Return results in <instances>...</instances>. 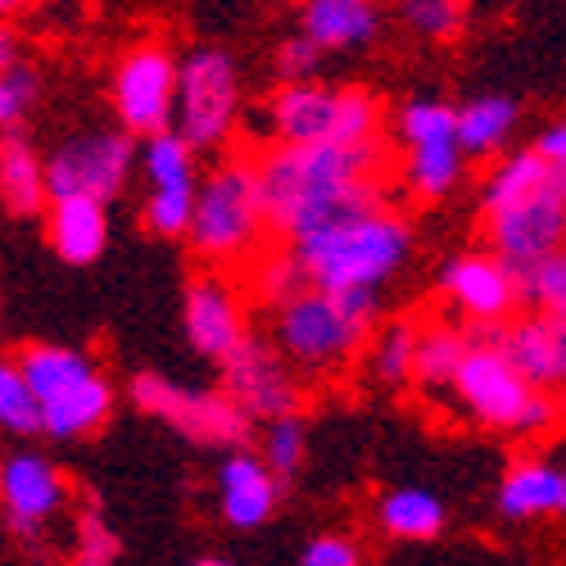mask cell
<instances>
[{"label":"cell","mask_w":566,"mask_h":566,"mask_svg":"<svg viewBox=\"0 0 566 566\" xmlns=\"http://www.w3.org/2000/svg\"><path fill=\"white\" fill-rule=\"evenodd\" d=\"M254 159H259V191H263L268 227L276 241H286L295 213L317 196H332L363 177H386L390 168L386 136L381 140H313V146H281V140H272Z\"/></svg>","instance_id":"1"},{"label":"cell","mask_w":566,"mask_h":566,"mask_svg":"<svg viewBox=\"0 0 566 566\" xmlns=\"http://www.w3.org/2000/svg\"><path fill=\"white\" fill-rule=\"evenodd\" d=\"M291 245L300 250L313 286H322V291H349V286L381 291L412 254V222L399 209L381 205V209H363V213L326 222Z\"/></svg>","instance_id":"2"},{"label":"cell","mask_w":566,"mask_h":566,"mask_svg":"<svg viewBox=\"0 0 566 566\" xmlns=\"http://www.w3.org/2000/svg\"><path fill=\"white\" fill-rule=\"evenodd\" d=\"M381 322V291L349 286V291H304L286 308H276L272 340L304 376L340 371L349 358L363 354Z\"/></svg>","instance_id":"3"},{"label":"cell","mask_w":566,"mask_h":566,"mask_svg":"<svg viewBox=\"0 0 566 566\" xmlns=\"http://www.w3.org/2000/svg\"><path fill=\"white\" fill-rule=\"evenodd\" d=\"M186 241H191L205 268L227 272H245V263L276 241L259 191V159L231 155L205 177V186L196 191V218Z\"/></svg>","instance_id":"4"},{"label":"cell","mask_w":566,"mask_h":566,"mask_svg":"<svg viewBox=\"0 0 566 566\" xmlns=\"http://www.w3.org/2000/svg\"><path fill=\"white\" fill-rule=\"evenodd\" d=\"M453 399L462 403V412L471 421H481L490 431H507V436H548L557 427V390H539L531 386L516 363L503 354V345L481 332L471 336V349L453 376Z\"/></svg>","instance_id":"5"},{"label":"cell","mask_w":566,"mask_h":566,"mask_svg":"<svg viewBox=\"0 0 566 566\" xmlns=\"http://www.w3.org/2000/svg\"><path fill=\"white\" fill-rule=\"evenodd\" d=\"M132 403L140 412L168 421L172 431H181L186 440H196V444H245L250 427H254V417L227 390L172 386L168 376H155V371L132 376Z\"/></svg>","instance_id":"6"},{"label":"cell","mask_w":566,"mask_h":566,"mask_svg":"<svg viewBox=\"0 0 566 566\" xmlns=\"http://www.w3.org/2000/svg\"><path fill=\"white\" fill-rule=\"evenodd\" d=\"M241 114V82L227 51H191L177 73V132L196 150H218Z\"/></svg>","instance_id":"7"},{"label":"cell","mask_w":566,"mask_h":566,"mask_svg":"<svg viewBox=\"0 0 566 566\" xmlns=\"http://www.w3.org/2000/svg\"><path fill=\"white\" fill-rule=\"evenodd\" d=\"M177 73L181 64L164 41H140L136 51L123 55L114 73V114L132 136H155L168 132L177 114Z\"/></svg>","instance_id":"8"},{"label":"cell","mask_w":566,"mask_h":566,"mask_svg":"<svg viewBox=\"0 0 566 566\" xmlns=\"http://www.w3.org/2000/svg\"><path fill=\"white\" fill-rule=\"evenodd\" d=\"M136 164V136L123 132H86L73 136L45 159V181H51V200L60 196H118Z\"/></svg>","instance_id":"9"},{"label":"cell","mask_w":566,"mask_h":566,"mask_svg":"<svg viewBox=\"0 0 566 566\" xmlns=\"http://www.w3.org/2000/svg\"><path fill=\"white\" fill-rule=\"evenodd\" d=\"M222 390L241 403L254 421H276L291 417L304 403V386H300V367L276 349V340H259L245 336L241 349H231L222 358Z\"/></svg>","instance_id":"10"},{"label":"cell","mask_w":566,"mask_h":566,"mask_svg":"<svg viewBox=\"0 0 566 566\" xmlns=\"http://www.w3.org/2000/svg\"><path fill=\"white\" fill-rule=\"evenodd\" d=\"M440 295L471 332H494L512 313H522V281L490 250V254H458L440 268Z\"/></svg>","instance_id":"11"},{"label":"cell","mask_w":566,"mask_h":566,"mask_svg":"<svg viewBox=\"0 0 566 566\" xmlns=\"http://www.w3.org/2000/svg\"><path fill=\"white\" fill-rule=\"evenodd\" d=\"M485 235H490V250L522 276L526 268H535L539 259L566 245V196L548 181L531 200L512 205L503 213H490Z\"/></svg>","instance_id":"12"},{"label":"cell","mask_w":566,"mask_h":566,"mask_svg":"<svg viewBox=\"0 0 566 566\" xmlns=\"http://www.w3.org/2000/svg\"><path fill=\"white\" fill-rule=\"evenodd\" d=\"M186 336L191 345L222 363L231 349H241L250 326H245V300H241V272H227V268H209L200 276H191L186 286Z\"/></svg>","instance_id":"13"},{"label":"cell","mask_w":566,"mask_h":566,"mask_svg":"<svg viewBox=\"0 0 566 566\" xmlns=\"http://www.w3.org/2000/svg\"><path fill=\"white\" fill-rule=\"evenodd\" d=\"M69 485L60 471L41 453H14L6 458V476H0V503H6V526L19 544L36 548L45 539V526L64 512Z\"/></svg>","instance_id":"14"},{"label":"cell","mask_w":566,"mask_h":566,"mask_svg":"<svg viewBox=\"0 0 566 566\" xmlns=\"http://www.w3.org/2000/svg\"><path fill=\"white\" fill-rule=\"evenodd\" d=\"M268 136L281 146H313V140H340L345 118V86H322L313 77L281 82L268 101Z\"/></svg>","instance_id":"15"},{"label":"cell","mask_w":566,"mask_h":566,"mask_svg":"<svg viewBox=\"0 0 566 566\" xmlns=\"http://www.w3.org/2000/svg\"><path fill=\"white\" fill-rule=\"evenodd\" d=\"M218 481H222V516H227V526L235 531H254L263 526L272 507H276V471L254 458V453H231L218 471Z\"/></svg>","instance_id":"16"},{"label":"cell","mask_w":566,"mask_h":566,"mask_svg":"<svg viewBox=\"0 0 566 566\" xmlns=\"http://www.w3.org/2000/svg\"><path fill=\"white\" fill-rule=\"evenodd\" d=\"M300 28L326 55L363 51L381 36V10H376V0H304Z\"/></svg>","instance_id":"17"},{"label":"cell","mask_w":566,"mask_h":566,"mask_svg":"<svg viewBox=\"0 0 566 566\" xmlns=\"http://www.w3.org/2000/svg\"><path fill=\"white\" fill-rule=\"evenodd\" d=\"M566 494V471L548 458H516L507 476L499 481V512L507 522H539V516L562 512Z\"/></svg>","instance_id":"18"},{"label":"cell","mask_w":566,"mask_h":566,"mask_svg":"<svg viewBox=\"0 0 566 566\" xmlns=\"http://www.w3.org/2000/svg\"><path fill=\"white\" fill-rule=\"evenodd\" d=\"M51 245L64 263L86 268L105 254L109 222H105V200L96 196H60L51 200Z\"/></svg>","instance_id":"19"},{"label":"cell","mask_w":566,"mask_h":566,"mask_svg":"<svg viewBox=\"0 0 566 566\" xmlns=\"http://www.w3.org/2000/svg\"><path fill=\"white\" fill-rule=\"evenodd\" d=\"M503 354L516 363V371L526 376L531 386L539 390H557V354H553V336H548V317L544 308H522L512 313L503 326H494L490 332ZM562 395V390H557Z\"/></svg>","instance_id":"20"},{"label":"cell","mask_w":566,"mask_h":566,"mask_svg":"<svg viewBox=\"0 0 566 566\" xmlns=\"http://www.w3.org/2000/svg\"><path fill=\"white\" fill-rule=\"evenodd\" d=\"M241 281H245V295L272 313L286 308L291 300H300L304 291H313V276H308V268L291 241H272L263 254H254L245 263Z\"/></svg>","instance_id":"21"},{"label":"cell","mask_w":566,"mask_h":566,"mask_svg":"<svg viewBox=\"0 0 566 566\" xmlns=\"http://www.w3.org/2000/svg\"><path fill=\"white\" fill-rule=\"evenodd\" d=\"M0 205L14 218H36L51 205V181H45V164L36 150L10 127L0 136Z\"/></svg>","instance_id":"22"},{"label":"cell","mask_w":566,"mask_h":566,"mask_svg":"<svg viewBox=\"0 0 566 566\" xmlns=\"http://www.w3.org/2000/svg\"><path fill=\"white\" fill-rule=\"evenodd\" d=\"M114 412V390L105 376H82L77 386H69L64 395L45 399V436L51 440H86L96 436Z\"/></svg>","instance_id":"23"},{"label":"cell","mask_w":566,"mask_h":566,"mask_svg":"<svg viewBox=\"0 0 566 566\" xmlns=\"http://www.w3.org/2000/svg\"><path fill=\"white\" fill-rule=\"evenodd\" d=\"M516 123H522V105L512 96H471L458 105V146L467 159H494L512 146Z\"/></svg>","instance_id":"24"},{"label":"cell","mask_w":566,"mask_h":566,"mask_svg":"<svg viewBox=\"0 0 566 566\" xmlns=\"http://www.w3.org/2000/svg\"><path fill=\"white\" fill-rule=\"evenodd\" d=\"M548 181H553V168H548V159H544L535 146L507 150V155H499V164L485 172L481 213L490 218V213H503V209H512V205H522V200H531L535 191H544Z\"/></svg>","instance_id":"25"},{"label":"cell","mask_w":566,"mask_h":566,"mask_svg":"<svg viewBox=\"0 0 566 566\" xmlns=\"http://www.w3.org/2000/svg\"><path fill=\"white\" fill-rule=\"evenodd\" d=\"M444 503L431 490H390L376 507V522L395 544H431L444 531Z\"/></svg>","instance_id":"26"},{"label":"cell","mask_w":566,"mask_h":566,"mask_svg":"<svg viewBox=\"0 0 566 566\" xmlns=\"http://www.w3.org/2000/svg\"><path fill=\"white\" fill-rule=\"evenodd\" d=\"M467 168V150L458 140H427V146H408L403 155V186L417 200H444L458 191Z\"/></svg>","instance_id":"27"},{"label":"cell","mask_w":566,"mask_h":566,"mask_svg":"<svg viewBox=\"0 0 566 566\" xmlns=\"http://www.w3.org/2000/svg\"><path fill=\"white\" fill-rule=\"evenodd\" d=\"M14 363L23 367L28 386L41 395V403H45V399H55V395H64L69 386L82 381V376L96 371L82 349H69V345H23Z\"/></svg>","instance_id":"28"},{"label":"cell","mask_w":566,"mask_h":566,"mask_svg":"<svg viewBox=\"0 0 566 566\" xmlns=\"http://www.w3.org/2000/svg\"><path fill=\"white\" fill-rule=\"evenodd\" d=\"M417 340H421V322H412V317H399V322L381 326V332H371L367 371L381 386H408L412 367H417Z\"/></svg>","instance_id":"29"},{"label":"cell","mask_w":566,"mask_h":566,"mask_svg":"<svg viewBox=\"0 0 566 566\" xmlns=\"http://www.w3.org/2000/svg\"><path fill=\"white\" fill-rule=\"evenodd\" d=\"M471 349V332H458V326H421V340H417V367H412V381L427 386V390H440V386H453V376L462 367Z\"/></svg>","instance_id":"30"},{"label":"cell","mask_w":566,"mask_h":566,"mask_svg":"<svg viewBox=\"0 0 566 566\" xmlns=\"http://www.w3.org/2000/svg\"><path fill=\"white\" fill-rule=\"evenodd\" d=\"M0 431L6 436H45V403L28 386L19 363H0Z\"/></svg>","instance_id":"31"},{"label":"cell","mask_w":566,"mask_h":566,"mask_svg":"<svg viewBox=\"0 0 566 566\" xmlns=\"http://www.w3.org/2000/svg\"><path fill=\"white\" fill-rule=\"evenodd\" d=\"M196 146L181 132H155L146 136V177L155 186H196Z\"/></svg>","instance_id":"32"},{"label":"cell","mask_w":566,"mask_h":566,"mask_svg":"<svg viewBox=\"0 0 566 566\" xmlns=\"http://www.w3.org/2000/svg\"><path fill=\"white\" fill-rule=\"evenodd\" d=\"M399 140L403 146H427V140H458V105L436 96H417L399 109Z\"/></svg>","instance_id":"33"},{"label":"cell","mask_w":566,"mask_h":566,"mask_svg":"<svg viewBox=\"0 0 566 566\" xmlns=\"http://www.w3.org/2000/svg\"><path fill=\"white\" fill-rule=\"evenodd\" d=\"M399 19L427 41H453L467 28V0H399Z\"/></svg>","instance_id":"34"},{"label":"cell","mask_w":566,"mask_h":566,"mask_svg":"<svg viewBox=\"0 0 566 566\" xmlns=\"http://www.w3.org/2000/svg\"><path fill=\"white\" fill-rule=\"evenodd\" d=\"M196 218V186H155L146 200V227L155 235H186Z\"/></svg>","instance_id":"35"},{"label":"cell","mask_w":566,"mask_h":566,"mask_svg":"<svg viewBox=\"0 0 566 566\" xmlns=\"http://www.w3.org/2000/svg\"><path fill=\"white\" fill-rule=\"evenodd\" d=\"M516 281H522L526 308H562L566 304V245L553 250L548 259H539L535 268H526Z\"/></svg>","instance_id":"36"},{"label":"cell","mask_w":566,"mask_h":566,"mask_svg":"<svg viewBox=\"0 0 566 566\" xmlns=\"http://www.w3.org/2000/svg\"><path fill=\"white\" fill-rule=\"evenodd\" d=\"M263 462L276 471L281 481H291L300 462H304V427H300V417H276L268 421V436H263Z\"/></svg>","instance_id":"37"},{"label":"cell","mask_w":566,"mask_h":566,"mask_svg":"<svg viewBox=\"0 0 566 566\" xmlns=\"http://www.w3.org/2000/svg\"><path fill=\"white\" fill-rule=\"evenodd\" d=\"M118 557V535L105 526V516L96 507H86L73 526V562L82 566H109Z\"/></svg>","instance_id":"38"},{"label":"cell","mask_w":566,"mask_h":566,"mask_svg":"<svg viewBox=\"0 0 566 566\" xmlns=\"http://www.w3.org/2000/svg\"><path fill=\"white\" fill-rule=\"evenodd\" d=\"M322 60H326V51H322V45L308 32H300V36H286V41L276 45L272 69H276L281 82H304V77H313L322 69Z\"/></svg>","instance_id":"39"},{"label":"cell","mask_w":566,"mask_h":566,"mask_svg":"<svg viewBox=\"0 0 566 566\" xmlns=\"http://www.w3.org/2000/svg\"><path fill=\"white\" fill-rule=\"evenodd\" d=\"M36 101V73L28 64L0 69V132H10Z\"/></svg>","instance_id":"40"},{"label":"cell","mask_w":566,"mask_h":566,"mask_svg":"<svg viewBox=\"0 0 566 566\" xmlns=\"http://www.w3.org/2000/svg\"><path fill=\"white\" fill-rule=\"evenodd\" d=\"M531 146L548 159V168H553V186L566 196V114H562V118H553V123L531 140Z\"/></svg>","instance_id":"41"},{"label":"cell","mask_w":566,"mask_h":566,"mask_svg":"<svg viewBox=\"0 0 566 566\" xmlns=\"http://www.w3.org/2000/svg\"><path fill=\"white\" fill-rule=\"evenodd\" d=\"M358 544L345 539V535H317L308 548H304V566H358Z\"/></svg>","instance_id":"42"},{"label":"cell","mask_w":566,"mask_h":566,"mask_svg":"<svg viewBox=\"0 0 566 566\" xmlns=\"http://www.w3.org/2000/svg\"><path fill=\"white\" fill-rule=\"evenodd\" d=\"M544 317H548V336H553V354H557V390H566V304L544 308Z\"/></svg>","instance_id":"43"},{"label":"cell","mask_w":566,"mask_h":566,"mask_svg":"<svg viewBox=\"0 0 566 566\" xmlns=\"http://www.w3.org/2000/svg\"><path fill=\"white\" fill-rule=\"evenodd\" d=\"M14 64H23L19 60V36L0 23V69H14Z\"/></svg>","instance_id":"44"},{"label":"cell","mask_w":566,"mask_h":566,"mask_svg":"<svg viewBox=\"0 0 566 566\" xmlns=\"http://www.w3.org/2000/svg\"><path fill=\"white\" fill-rule=\"evenodd\" d=\"M28 0H0V14H14V10H23Z\"/></svg>","instance_id":"45"},{"label":"cell","mask_w":566,"mask_h":566,"mask_svg":"<svg viewBox=\"0 0 566 566\" xmlns=\"http://www.w3.org/2000/svg\"><path fill=\"white\" fill-rule=\"evenodd\" d=\"M562 516H566V494H562Z\"/></svg>","instance_id":"46"},{"label":"cell","mask_w":566,"mask_h":566,"mask_svg":"<svg viewBox=\"0 0 566 566\" xmlns=\"http://www.w3.org/2000/svg\"><path fill=\"white\" fill-rule=\"evenodd\" d=\"M0 476H6V462H0Z\"/></svg>","instance_id":"47"}]
</instances>
